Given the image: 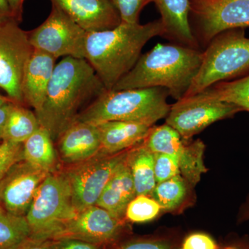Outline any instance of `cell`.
Masks as SVG:
<instances>
[{
  "mask_svg": "<svg viewBox=\"0 0 249 249\" xmlns=\"http://www.w3.org/2000/svg\"><path fill=\"white\" fill-rule=\"evenodd\" d=\"M184 141L168 124L152 126L143 142L153 153L161 152L177 159L180 175L193 187L200 181L203 174L208 171L204 160L206 145L200 139L192 142Z\"/></svg>",
  "mask_w": 249,
  "mask_h": 249,
  "instance_id": "4fadbf2b",
  "label": "cell"
},
{
  "mask_svg": "<svg viewBox=\"0 0 249 249\" xmlns=\"http://www.w3.org/2000/svg\"><path fill=\"white\" fill-rule=\"evenodd\" d=\"M165 88L107 90L85 110L76 121L97 124L106 121H128L153 126L166 118L171 106Z\"/></svg>",
  "mask_w": 249,
  "mask_h": 249,
  "instance_id": "277c9868",
  "label": "cell"
},
{
  "mask_svg": "<svg viewBox=\"0 0 249 249\" xmlns=\"http://www.w3.org/2000/svg\"><path fill=\"white\" fill-rule=\"evenodd\" d=\"M40 127L35 111L14 103L5 125L2 140L23 143Z\"/></svg>",
  "mask_w": 249,
  "mask_h": 249,
  "instance_id": "d4e9b609",
  "label": "cell"
},
{
  "mask_svg": "<svg viewBox=\"0 0 249 249\" xmlns=\"http://www.w3.org/2000/svg\"><path fill=\"white\" fill-rule=\"evenodd\" d=\"M53 249H103V247L74 239H63L55 240Z\"/></svg>",
  "mask_w": 249,
  "mask_h": 249,
  "instance_id": "d6a6232c",
  "label": "cell"
},
{
  "mask_svg": "<svg viewBox=\"0 0 249 249\" xmlns=\"http://www.w3.org/2000/svg\"><path fill=\"white\" fill-rule=\"evenodd\" d=\"M14 104V102H10L0 107V140L1 141L2 140V134L5 125L9 119L10 112Z\"/></svg>",
  "mask_w": 249,
  "mask_h": 249,
  "instance_id": "8d00e7d4",
  "label": "cell"
},
{
  "mask_svg": "<svg viewBox=\"0 0 249 249\" xmlns=\"http://www.w3.org/2000/svg\"><path fill=\"white\" fill-rule=\"evenodd\" d=\"M182 239L178 232L173 231L147 235L131 233L104 246L103 249H179Z\"/></svg>",
  "mask_w": 249,
  "mask_h": 249,
  "instance_id": "cb8c5ba5",
  "label": "cell"
},
{
  "mask_svg": "<svg viewBox=\"0 0 249 249\" xmlns=\"http://www.w3.org/2000/svg\"><path fill=\"white\" fill-rule=\"evenodd\" d=\"M194 187L181 176L157 183L151 196L157 201L162 212L178 214L193 204Z\"/></svg>",
  "mask_w": 249,
  "mask_h": 249,
  "instance_id": "44dd1931",
  "label": "cell"
},
{
  "mask_svg": "<svg viewBox=\"0 0 249 249\" xmlns=\"http://www.w3.org/2000/svg\"><path fill=\"white\" fill-rule=\"evenodd\" d=\"M136 196L133 178L125 160L106 184L96 205L125 219L126 209Z\"/></svg>",
  "mask_w": 249,
  "mask_h": 249,
  "instance_id": "ffe728a7",
  "label": "cell"
},
{
  "mask_svg": "<svg viewBox=\"0 0 249 249\" xmlns=\"http://www.w3.org/2000/svg\"><path fill=\"white\" fill-rule=\"evenodd\" d=\"M220 246L209 234L193 232L183 237L179 249H219Z\"/></svg>",
  "mask_w": 249,
  "mask_h": 249,
  "instance_id": "1f68e13d",
  "label": "cell"
},
{
  "mask_svg": "<svg viewBox=\"0 0 249 249\" xmlns=\"http://www.w3.org/2000/svg\"><path fill=\"white\" fill-rule=\"evenodd\" d=\"M189 22L198 43L222 32L249 27V0H191Z\"/></svg>",
  "mask_w": 249,
  "mask_h": 249,
  "instance_id": "9c48e42d",
  "label": "cell"
},
{
  "mask_svg": "<svg viewBox=\"0 0 249 249\" xmlns=\"http://www.w3.org/2000/svg\"><path fill=\"white\" fill-rule=\"evenodd\" d=\"M249 221V194L246 197L245 201L241 204L237 215V224Z\"/></svg>",
  "mask_w": 249,
  "mask_h": 249,
  "instance_id": "74e56055",
  "label": "cell"
},
{
  "mask_svg": "<svg viewBox=\"0 0 249 249\" xmlns=\"http://www.w3.org/2000/svg\"><path fill=\"white\" fill-rule=\"evenodd\" d=\"M56 60L50 54L34 49L26 65L22 83L23 101L24 106L32 107L35 112L45 102Z\"/></svg>",
  "mask_w": 249,
  "mask_h": 249,
  "instance_id": "e0dca14e",
  "label": "cell"
},
{
  "mask_svg": "<svg viewBox=\"0 0 249 249\" xmlns=\"http://www.w3.org/2000/svg\"><path fill=\"white\" fill-rule=\"evenodd\" d=\"M23 157V143L2 140L0 142V180L11 169L13 165Z\"/></svg>",
  "mask_w": 249,
  "mask_h": 249,
  "instance_id": "f1b7e54d",
  "label": "cell"
},
{
  "mask_svg": "<svg viewBox=\"0 0 249 249\" xmlns=\"http://www.w3.org/2000/svg\"><path fill=\"white\" fill-rule=\"evenodd\" d=\"M0 141H1V140H0Z\"/></svg>",
  "mask_w": 249,
  "mask_h": 249,
  "instance_id": "60d3db41",
  "label": "cell"
},
{
  "mask_svg": "<svg viewBox=\"0 0 249 249\" xmlns=\"http://www.w3.org/2000/svg\"><path fill=\"white\" fill-rule=\"evenodd\" d=\"M19 24L13 18L0 19V88L13 102L24 106L23 75L34 48Z\"/></svg>",
  "mask_w": 249,
  "mask_h": 249,
  "instance_id": "ba28073f",
  "label": "cell"
},
{
  "mask_svg": "<svg viewBox=\"0 0 249 249\" xmlns=\"http://www.w3.org/2000/svg\"><path fill=\"white\" fill-rule=\"evenodd\" d=\"M27 33L33 48L57 60L60 57L85 58L88 32L55 5L52 4L48 18Z\"/></svg>",
  "mask_w": 249,
  "mask_h": 249,
  "instance_id": "8fae6325",
  "label": "cell"
},
{
  "mask_svg": "<svg viewBox=\"0 0 249 249\" xmlns=\"http://www.w3.org/2000/svg\"><path fill=\"white\" fill-rule=\"evenodd\" d=\"M120 16L123 22L139 23V16L145 6L154 0H109Z\"/></svg>",
  "mask_w": 249,
  "mask_h": 249,
  "instance_id": "f546056e",
  "label": "cell"
},
{
  "mask_svg": "<svg viewBox=\"0 0 249 249\" xmlns=\"http://www.w3.org/2000/svg\"><path fill=\"white\" fill-rule=\"evenodd\" d=\"M12 18L9 4L6 0H0V19Z\"/></svg>",
  "mask_w": 249,
  "mask_h": 249,
  "instance_id": "f35d334b",
  "label": "cell"
},
{
  "mask_svg": "<svg viewBox=\"0 0 249 249\" xmlns=\"http://www.w3.org/2000/svg\"><path fill=\"white\" fill-rule=\"evenodd\" d=\"M162 213L161 208L150 196H137L129 202L124 218L129 223H146L157 219Z\"/></svg>",
  "mask_w": 249,
  "mask_h": 249,
  "instance_id": "83f0119b",
  "label": "cell"
},
{
  "mask_svg": "<svg viewBox=\"0 0 249 249\" xmlns=\"http://www.w3.org/2000/svg\"><path fill=\"white\" fill-rule=\"evenodd\" d=\"M59 160L65 165H71L91 158L101 150L97 125L76 121L56 141Z\"/></svg>",
  "mask_w": 249,
  "mask_h": 249,
  "instance_id": "2e32d148",
  "label": "cell"
},
{
  "mask_svg": "<svg viewBox=\"0 0 249 249\" xmlns=\"http://www.w3.org/2000/svg\"><path fill=\"white\" fill-rule=\"evenodd\" d=\"M77 213L66 175L62 169L49 173L39 186L25 216L30 237L52 240Z\"/></svg>",
  "mask_w": 249,
  "mask_h": 249,
  "instance_id": "8992f818",
  "label": "cell"
},
{
  "mask_svg": "<svg viewBox=\"0 0 249 249\" xmlns=\"http://www.w3.org/2000/svg\"><path fill=\"white\" fill-rule=\"evenodd\" d=\"M249 73V38L245 29L218 34L203 52L202 62L184 97L201 92L219 82Z\"/></svg>",
  "mask_w": 249,
  "mask_h": 249,
  "instance_id": "5b68a950",
  "label": "cell"
},
{
  "mask_svg": "<svg viewBox=\"0 0 249 249\" xmlns=\"http://www.w3.org/2000/svg\"><path fill=\"white\" fill-rule=\"evenodd\" d=\"M164 34L160 19L145 24L121 22L114 29L88 33L85 59L111 90L137 64L145 44Z\"/></svg>",
  "mask_w": 249,
  "mask_h": 249,
  "instance_id": "7a4b0ae2",
  "label": "cell"
},
{
  "mask_svg": "<svg viewBox=\"0 0 249 249\" xmlns=\"http://www.w3.org/2000/svg\"><path fill=\"white\" fill-rule=\"evenodd\" d=\"M88 33L109 30L121 24L109 0H50Z\"/></svg>",
  "mask_w": 249,
  "mask_h": 249,
  "instance_id": "9a60e30c",
  "label": "cell"
},
{
  "mask_svg": "<svg viewBox=\"0 0 249 249\" xmlns=\"http://www.w3.org/2000/svg\"><path fill=\"white\" fill-rule=\"evenodd\" d=\"M31 235L27 219L0 206V249H16Z\"/></svg>",
  "mask_w": 249,
  "mask_h": 249,
  "instance_id": "4316f807",
  "label": "cell"
},
{
  "mask_svg": "<svg viewBox=\"0 0 249 249\" xmlns=\"http://www.w3.org/2000/svg\"><path fill=\"white\" fill-rule=\"evenodd\" d=\"M153 154L157 183L180 175L178 161L175 157L161 152H155Z\"/></svg>",
  "mask_w": 249,
  "mask_h": 249,
  "instance_id": "4dcf8cb0",
  "label": "cell"
},
{
  "mask_svg": "<svg viewBox=\"0 0 249 249\" xmlns=\"http://www.w3.org/2000/svg\"><path fill=\"white\" fill-rule=\"evenodd\" d=\"M203 52L178 44L155 46L111 90L162 88L177 101L184 97L200 68Z\"/></svg>",
  "mask_w": 249,
  "mask_h": 249,
  "instance_id": "3957f363",
  "label": "cell"
},
{
  "mask_svg": "<svg viewBox=\"0 0 249 249\" xmlns=\"http://www.w3.org/2000/svg\"><path fill=\"white\" fill-rule=\"evenodd\" d=\"M101 150L114 154L135 146L146 138L152 126L128 121H106L96 124Z\"/></svg>",
  "mask_w": 249,
  "mask_h": 249,
  "instance_id": "d6986e66",
  "label": "cell"
},
{
  "mask_svg": "<svg viewBox=\"0 0 249 249\" xmlns=\"http://www.w3.org/2000/svg\"><path fill=\"white\" fill-rule=\"evenodd\" d=\"M243 111L235 105L219 101L205 91L183 97L172 105L165 124L175 129L184 141L200 133L218 121Z\"/></svg>",
  "mask_w": 249,
  "mask_h": 249,
  "instance_id": "30bf717a",
  "label": "cell"
},
{
  "mask_svg": "<svg viewBox=\"0 0 249 249\" xmlns=\"http://www.w3.org/2000/svg\"><path fill=\"white\" fill-rule=\"evenodd\" d=\"M219 249H249V236L231 235L221 243Z\"/></svg>",
  "mask_w": 249,
  "mask_h": 249,
  "instance_id": "836d02e7",
  "label": "cell"
},
{
  "mask_svg": "<svg viewBox=\"0 0 249 249\" xmlns=\"http://www.w3.org/2000/svg\"><path fill=\"white\" fill-rule=\"evenodd\" d=\"M106 91L85 59L65 57L55 65L45 102L35 112L40 127L56 142L80 113Z\"/></svg>",
  "mask_w": 249,
  "mask_h": 249,
  "instance_id": "6da1fadb",
  "label": "cell"
},
{
  "mask_svg": "<svg viewBox=\"0 0 249 249\" xmlns=\"http://www.w3.org/2000/svg\"><path fill=\"white\" fill-rule=\"evenodd\" d=\"M23 157L26 161L49 173L60 170L53 139L43 127H40L23 142Z\"/></svg>",
  "mask_w": 249,
  "mask_h": 249,
  "instance_id": "603a6c76",
  "label": "cell"
},
{
  "mask_svg": "<svg viewBox=\"0 0 249 249\" xmlns=\"http://www.w3.org/2000/svg\"><path fill=\"white\" fill-rule=\"evenodd\" d=\"M55 240H37L29 237L16 249H53Z\"/></svg>",
  "mask_w": 249,
  "mask_h": 249,
  "instance_id": "e575fe53",
  "label": "cell"
},
{
  "mask_svg": "<svg viewBox=\"0 0 249 249\" xmlns=\"http://www.w3.org/2000/svg\"><path fill=\"white\" fill-rule=\"evenodd\" d=\"M164 27V37L178 45L199 49L189 22L191 0H154Z\"/></svg>",
  "mask_w": 249,
  "mask_h": 249,
  "instance_id": "ac0fdd59",
  "label": "cell"
},
{
  "mask_svg": "<svg viewBox=\"0 0 249 249\" xmlns=\"http://www.w3.org/2000/svg\"><path fill=\"white\" fill-rule=\"evenodd\" d=\"M49 174L26 160L18 162L0 180V206L10 213L25 217Z\"/></svg>",
  "mask_w": 249,
  "mask_h": 249,
  "instance_id": "5bb4252c",
  "label": "cell"
},
{
  "mask_svg": "<svg viewBox=\"0 0 249 249\" xmlns=\"http://www.w3.org/2000/svg\"><path fill=\"white\" fill-rule=\"evenodd\" d=\"M131 233L132 229L126 219L94 205L78 212L52 240L74 239L104 247Z\"/></svg>",
  "mask_w": 249,
  "mask_h": 249,
  "instance_id": "7c38bea8",
  "label": "cell"
},
{
  "mask_svg": "<svg viewBox=\"0 0 249 249\" xmlns=\"http://www.w3.org/2000/svg\"><path fill=\"white\" fill-rule=\"evenodd\" d=\"M126 162L133 178L136 196H151L157 185L153 152L142 141L129 149Z\"/></svg>",
  "mask_w": 249,
  "mask_h": 249,
  "instance_id": "7402d4cb",
  "label": "cell"
},
{
  "mask_svg": "<svg viewBox=\"0 0 249 249\" xmlns=\"http://www.w3.org/2000/svg\"><path fill=\"white\" fill-rule=\"evenodd\" d=\"M204 91L215 99L249 112V73L237 79L219 82Z\"/></svg>",
  "mask_w": 249,
  "mask_h": 249,
  "instance_id": "484cf974",
  "label": "cell"
},
{
  "mask_svg": "<svg viewBox=\"0 0 249 249\" xmlns=\"http://www.w3.org/2000/svg\"><path fill=\"white\" fill-rule=\"evenodd\" d=\"M9 4L11 16L20 23L22 20L23 5L25 0H6Z\"/></svg>",
  "mask_w": 249,
  "mask_h": 249,
  "instance_id": "d590c367",
  "label": "cell"
},
{
  "mask_svg": "<svg viewBox=\"0 0 249 249\" xmlns=\"http://www.w3.org/2000/svg\"><path fill=\"white\" fill-rule=\"evenodd\" d=\"M10 102H13V101L7 96H3V95L0 94V107Z\"/></svg>",
  "mask_w": 249,
  "mask_h": 249,
  "instance_id": "ab89813d",
  "label": "cell"
},
{
  "mask_svg": "<svg viewBox=\"0 0 249 249\" xmlns=\"http://www.w3.org/2000/svg\"><path fill=\"white\" fill-rule=\"evenodd\" d=\"M128 150L114 154L100 150L91 158L62 169L70 183L77 212L96 205L108 181L125 161Z\"/></svg>",
  "mask_w": 249,
  "mask_h": 249,
  "instance_id": "52a82bcc",
  "label": "cell"
}]
</instances>
